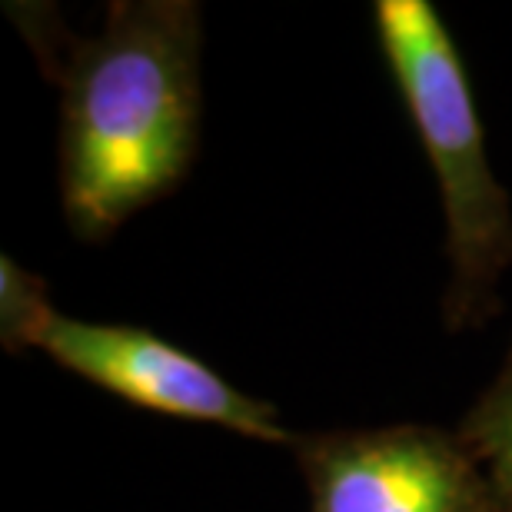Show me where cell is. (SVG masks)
Returning <instances> with one entry per match:
<instances>
[{"label": "cell", "instance_id": "277c9868", "mask_svg": "<svg viewBox=\"0 0 512 512\" xmlns=\"http://www.w3.org/2000/svg\"><path fill=\"white\" fill-rule=\"evenodd\" d=\"M303 473L313 512H506L463 439L429 426L323 436Z\"/></svg>", "mask_w": 512, "mask_h": 512}, {"label": "cell", "instance_id": "5b68a950", "mask_svg": "<svg viewBox=\"0 0 512 512\" xmlns=\"http://www.w3.org/2000/svg\"><path fill=\"white\" fill-rule=\"evenodd\" d=\"M463 443L496 489L503 509L512 512V356L496 386L469 413Z\"/></svg>", "mask_w": 512, "mask_h": 512}, {"label": "cell", "instance_id": "6da1fadb", "mask_svg": "<svg viewBox=\"0 0 512 512\" xmlns=\"http://www.w3.org/2000/svg\"><path fill=\"white\" fill-rule=\"evenodd\" d=\"M200 7L114 4L64 80L60 190L80 237H107L187 173L200 133Z\"/></svg>", "mask_w": 512, "mask_h": 512}, {"label": "cell", "instance_id": "3957f363", "mask_svg": "<svg viewBox=\"0 0 512 512\" xmlns=\"http://www.w3.org/2000/svg\"><path fill=\"white\" fill-rule=\"evenodd\" d=\"M40 350L80 380L143 406L150 413L230 429L260 443H290L280 413L243 393L200 356L124 323H90L44 306L24 336V350Z\"/></svg>", "mask_w": 512, "mask_h": 512}, {"label": "cell", "instance_id": "7a4b0ae2", "mask_svg": "<svg viewBox=\"0 0 512 512\" xmlns=\"http://www.w3.org/2000/svg\"><path fill=\"white\" fill-rule=\"evenodd\" d=\"M376 34L439 183L453 260L449 313L473 323L496 310V283L512 266L509 193L489 167L473 87L439 10L429 0H380Z\"/></svg>", "mask_w": 512, "mask_h": 512}, {"label": "cell", "instance_id": "8992f818", "mask_svg": "<svg viewBox=\"0 0 512 512\" xmlns=\"http://www.w3.org/2000/svg\"><path fill=\"white\" fill-rule=\"evenodd\" d=\"M47 303L50 300L37 276L27 273L10 256H0V330H4V343L10 350H24V336Z\"/></svg>", "mask_w": 512, "mask_h": 512}]
</instances>
